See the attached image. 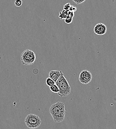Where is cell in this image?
Masks as SVG:
<instances>
[{"instance_id":"obj_1","label":"cell","mask_w":116,"mask_h":129,"mask_svg":"<svg viewBox=\"0 0 116 129\" xmlns=\"http://www.w3.org/2000/svg\"><path fill=\"white\" fill-rule=\"evenodd\" d=\"M49 112L54 122H62L64 120L66 114L64 103L57 102L51 105Z\"/></svg>"},{"instance_id":"obj_11","label":"cell","mask_w":116,"mask_h":129,"mask_svg":"<svg viewBox=\"0 0 116 129\" xmlns=\"http://www.w3.org/2000/svg\"><path fill=\"white\" fill-rule=\"evenodd\" d=\"M73 17L68 15L66 17V18L64 19V21L67 24H71L73 21Z\"/></svg>"},{"instance_id":"obj_5","label":"cell","mask_w":116,"mask_h":129,"mask_svg":"<svg viewBox=\"0 0 116 129\" xmlns=\"http://www.w3.org/2000/svg\"><path fill=\"white\" fill-rule=\"evenodd\" d=\"M92 79L91 73L87 70H83L79 75V80L81 83L83 84H86L89 83Z\"/></svg>"},{"instance_id":"obj_9","label":"cell","mask_w":116,"mask_h":129,"mask_svg":"<svg viewBox=\"0 0 116 129\" xmlns=\"http://www.w3.org/2000/svg\"><path fill=\"white\" fill-rule=\"evenodd\" d=\"M50 90L53 92V93H58L59 91V88L58 87V86L56 85V84L51 86L50 87Z\"/></svg>"},{"instance_id":"obj_3","label":"cell","mask_w":116,"mask_h":129,"mask_svg":"<svg viewBox=\"0 0 116 129\" xmlns=\"http://www.w3.org/2000/svg\"><path fill=\"white\" fill-rule=\"evenodd\" d=\"M25 124L29 129H36L39 127L42 123L41 119L37 115L30 114L28 115L24 120Z\"/></svg>"},{"instance_id":"obj_7","label":"cell","mask_w":116,"mask_h":129,"mask_svg":"<svg viewBox=\"0 0 116 129\" xmlns=\"http://www.w3.org/2000/svg\"><path fill=\"white\" fill-rule=\"evenodd\" d=\"M62 74V72L58 70L51 71L49 73V77L55 82H56V81L58 80Z\"/></svg>"},{"instance_id":"obj_14","label":"cell","mask_w":116,"mask_h":129,"mask_svg":"<svg viewBox=\"0 0 116 129\" xmlns=\"http://www.w3.org/2000/svg\"><path fill=\"white\" fill-rule=\"evenodd\" d=\"M77 8L76 6H73V5H71V7L70 8V10H69V11H71V12H75L76 11H77Z\"/></svg>"},{"instance_id":"obj_13","label":"cell","mask_w":116,"mask_h":129,"mask_svg":"<svg viewBox=\"0 0 116 129\" xmlns=\"http://www.w3.org/2000/svg\"><path fill=\"white\" fill-rule=\"evenodd\" d=\"M22 4V0H16L15 1V5L17 7H20Z\"/></svg>"},{"instance_id":"obj_10","label":"cell","mask_w":116,"mask_h":129,"mask_svg":"<svg viewBox=\"0 0 116 129\" xmlns=\"http://www.w3.org/2000/svg\"><path fill=\"white\" fill-rule=\"evenodd\" d=\"M46 83L47 86H48L49 87H50L54 84H55V82L53 81L52 79H51L49 77L48 78L46 79Z\"/></svg>"},{"instance_id":"obj_4","label":"cell","mask_w":116,"mask_h":129,"mask_svg":"<svg viewBox=\"0 0 116 129\" xmlns=\"http://www.w3.org/2000/svg\"><path fill=\"white\" fill-rule=\"evenodd\" d=\"M36 59V54L34 52L27 49L24 50L21 54L20 60L22 64L25 66H30L33 64Z\"/></svg>"},{"instance_id":"obj_6","label":"cell","mask_w":116,"mask_h":129,"mask_svg":"<svg viewBox=\"0 0 116 129\" xmlns=\"http://www.w3.org/2000/svg\"><path fill=\"white\" fill-rule=\"evenodd\" d=\"M93 30L95 34L98 35H103L107 32V26L103 23H99L95 25Z\"/></svg>"},{"instance_id":"obj_15","label":"cell","mask_w":116,"mask_h":129,"mask_svg":"<svg viewBox=\"0 0 116 129\" xmlns=\"http://www.w3.org/2000/svg\"><path fill=\"white\" fill-rule=\"evenodd\" d=\"M75 4H77V5H79V4H81L84 2L85 1V0H72Z\"/></svg>"},{"instance_id":"obj_8","label":"cell","mask_w":116,"mask_h":129,"mask_svg":"<svg viewBox=\"0 0 116 129\" xmlns=\"http://www.w3.org/2000/svg\"><path fill=\"white\" fill-rule=\"evenodd\" d=\"M68 14V12L66 10H63L61 12L59 13L58 17L60 19H64L66 18Z\"/></svg>"},{"instance_id":"obj_12","label":"cell","mask_w":116,"mask_h":129,"mask_svg":"<svg viewBox=\"0 0 116 129\" xmlns=\"http://www.w3.org/2000/svg\"><path fill=\"white\" fill-rule=\"evenodd\" d=\"M71 5L70 4V3H67L66 4L64 5V6L63 7V10H66L67 11L69 12V10H70V8L71 7Z\"/></svg>"},{"instance_id":"obj_2","label":"cell","mask_w":116,"mask_h":129,"mask_svg":"<svg viewBox=\"0 0 116 129\" xmlns=\"http://www.w3.org/2000/svg\"><path fill=\"white\" fill-rule=\"evenodd\" d=\"M55 84L59 90L58 93V95L61 97H66L70 94L71 92V86L64 77L63 73L56 81Z\"/></svg>"}]
</instances>
